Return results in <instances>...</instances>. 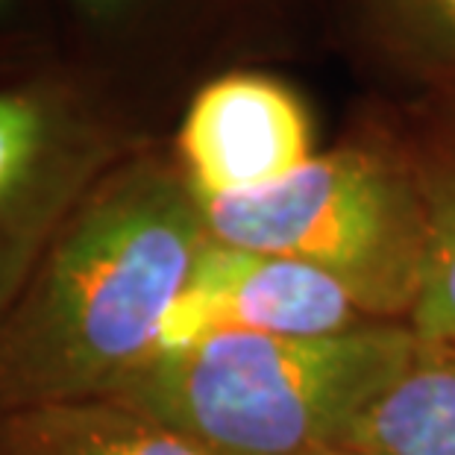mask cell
Wrapping results in <instances>:
<instances>
[{"mask_svg":"<svg viewBox=\"0 0 455 455\" xmlns=\"http://www.w3.org/2000/svg\"><path fill=\"white\" fill-rule=\"evenodd\" d=\"M209 232L180 168L112 164L0 317V411L112 396L159 350Z\"/></svg>","mask_w":455,"mask_h":455,"instance_id":"obj_1","label":"cell"},{"mask_svg":"<svg viewBox=\"0 0 455 455\" xmlns=\"http://www.w3.org/2000/svg\"><path fill=\"white\" fill-rule=\"evenodd\" d=\"M420 335L371 321L323 338L220 332L156 353L115 391L209 455H306L350 438Z\"/></svg>","mask_w":455,"mask_h":455,"instance_id":"obj_2","label":"cell"},{"mask_svg":"<svg viewBox=\"0 0 455 455\" xmlns=\"http://www.w3.org/2000/svg\"><path fill=\"white\" fill-rule=\"evenodd\" d=\"M197 203L209 238L312 265L371 321L409 323L426 253V191L420 164L400 150L347 141L265 191Z\"/></svg>","mask_w":455,"mask_h":455,"instance_id":"obj_3","label":"cell"},{"mask_svg":"<svg viewBox=\"0 0 455 455\" xmlns=\"http://www.w3.org/2000/svg\"><path fill=\"white\" fill-rule=\"evenodd\" d=\"M109 168V139L80 100L53 85L0 89V317Z\"/></svg>","mask_w":455,"mask_h":455,"instance_id":"obj_4","label":"cell"},{"mask_svg":"<svg viewBox=\"0 0 455 455\" xmlns=\"http://www.w3.org/2000/svg\"><path fill=\"white\" fill-rule=\"evenodd\" d=\"M362 323L371 317L323 270L209 238L164 317L156 353L186 350L220 332L323 338Z\"/></svg>","mask_w":455,"mask_h":455,"instance_id":"obj_5","label":"cell"},{"mask_svg":"<svg viewBox=\"0 0 455 455\" xmlns=\"http://www.w3.org/2000/svg\"><path fill=\"white\" fill-rule=\"evenodd\" d=\"M315 153L306 100L288 83L253 71L224 74L203 85L177 135L180 173L197 200L265 191Z\"/></svg>","mask_w":455,"mask_h":455,"instance_id":"obj_6","label":"cell"},{"mask_svg":"<svg viewBox=\"0 0 455 455\" xmlns=\"http://www.w3.org/2000/svg\"><path fill=\"white\" fill-rule=\"evenodd\" d=\"M0 455H209L121 400H65L0 411Z\"/></svg>","mask_w":455,"mask_h":455,"instance_id":"obj_7","label":"cell"},{"mask_svg":"<svg viewBox=\"0 0 455 455\" xmlns=\"http://www.w3.org/2000/svg\"><path fill=\"white\" fill-rule=\"evenodd\" d=\"M344 443L371 455H455V344L420 338Z\"/></svg>","mask_w":455,"mask_h":455,"instance_id":"obj_8","label":"cell"},{"mask_svg":"<svg viewBox=\"0 0 455 455\" xmlns=\"http://www.w3.org/2000/svg\"><path fill=\"white\" fill-rule=\"evenodd\" d=\"M426 191V253L409 326L426 341L455 344V156L420 164Z\"/></svg>","mask_w":455,"mask_h":455,"instance_id":"obj_9","label":"cell"},{"mask_svg":"<svg viewBox=\"0 0 455 455\" xmlns=\"http://www.w3.org/2000/svg\"><path fill=\"white\" fill-rule=\"evenodd\" d=\"M358 9L396 60L455 83V0H358Z\"/></svg>","mask_w":455,"mask_h":455,"instance_id":"obj_10","label":"cell"},{"mask_svg":"<svg viewBox=\"0 0 455 455\" xmlns=\"http://www.w3.org/2000/svg\"><path fill=\"white\" fill-rule=\"evenodd\" d=\"M80 9H85L89 15H98V18H106V15H115V12H124L130 4L135 0H76Z\"/></svg>","mask_w":455,"mask_h":455,"instance_id":"obj_11","label":"cell"},{"mask_svg":"<svg viewBox=\"0 0 455 455\" xmlns=\"http://www.w3.org/2000/svg\"><path fill=\"white\" fill-rule=\"evenodd\" d=\"M306 455H371L364 450L353 447V443H335V447H323V450H315V452H306Z\"/></svg>","mask_w":455,"mask_h":455,"instance_id":"obj_12","label":"cell"},{"mask_svg":"<svg viewBox=\"0 0 455 455\" xmlns=\"http://www.w3.org/2000/svg\"><path fill=\"white\" fill-rule=\"evenodd\" d=\"M6 4H9V0H0V9H4V6H6Z\"/></svg>","mask_w":455,"mask_h":455,"instance_id":"obj_13","label":"cell"}]
</instances>
